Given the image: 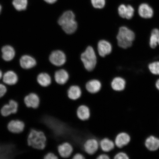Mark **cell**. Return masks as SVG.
I'll return each mask as SVG.
<instances>
[{"label":"cell","mask_w":159,"mask_h":159,"mask_svg":"<svg viewBox=\"0 0 159 159\" xmlns=\"http://www.w3.org/2000/svg\"><path fill=\"white\" fill-rule=\"evenodd\" d=\"M27 142L29 146L36 150H44L47 146V136L43 131L33 129L29 132Z\"/></svg>","instance_id":"6da1fadb"},{"label":"cell","mask_w":159,"mask_h":159,"mask_svg":"<svg viewBox=\"0 0 159 159\" xmlns=\"http://www.w3.org/2000/svg\"><path fill=\"white\" fill-rule=\"evenodd\" d=\"M135 38L134 32L128 27L122 25L119 28L116 39L120 48L126 49L132 47Z\"/></svg>","instance_id":"7a4b0ae2"},{"label":"cell","mask_w":159,"mask_h":159,"mask_svg":"<svg viewBox=\"0 0 159 159\" xmlns=\"http://www.w3.org/2000/svg\"><path fill=\"white\" fill-rule=\"evenodd\" d=\"M75 18L74 13L71 11H65L59 18V24L67 34H72L76 30L77 25Z\"/></svg>","instance_id":"3957f363"},{"label":"cell","mask_w":159,"mask_h":159,"mask_svg":"<svg viewBox=\"0 0 159 159\" xmlns=\"http://www.w3.org/2000/svg\"><path fill=\"white\" fill-rule=\"evenodd\" d=\"M82 150L86 159H95L100 152L99 140L94 137L87 138L83 143Z\"/></svg>","instance_id":"277c9868"},{"label":"cell","mask_w":159,"mask_h":159,"mask_svg":"<svg viewBox=\"0 0 159 159\" xmlns=\"http://www.w3.org/2000/svg\"><path fill=\"white\" fill-rule=\"evenodd\" d=\"M81 61L87 71H92L97 64V57L92 47L89 46L81 55Z\"/></svg>","instance_id":"5b68a950"},{"label":"cell","mask_w":159,"mask_h":159,"mask_svg":"<svg viewBox=\"0 0 159 159\" xmlns=\"http://www.w3.org/2000/svg\"><path fill=\"white\" fill-rule=\"evenodd\" d=\"M74 151L73 144L68 141L60 143L57 147V153L59 159H71Z\"/></svg>","instance_id":"8992f818"},{"label":"cell","mask_w":159,"mask_h":159,"mask_svg":"<svg viewBox=\"0 0 159 159\" xmlns=\"http://www.w3.org/2000/svg\"><path fill=\"white\" fill-rule=\"evenodd\" d=\"M102 83L97 79H91L87 81L85 85V90L91 94H98L102 89Z\"/></svg>","instance_id":"52a82bcc"},{"label":"cell","mask_w":159,"mask_h":159,"mask_svg":"<svg viewBox=\"0 0 159 159\" xmlns=\"http://www.w3.org/2000/svg\"><path fill=\"white\" fill-rule=\"evenodd\" d=\"M24 102L28 108L37 109L40 105L41 101L38 94L34 93H31L25 97Z\"/></svg>","instance_id":"ba28073f"},{"label":"cell","mask_w":159,"mask_h":159,"mask_svg":"<svg viewBox=\"0 0 159 159\" xmlns=\"http://www.w3.org/2000/svg\"><path fill=\"white\" fill-rule=\"evenodd\" d=\"M19 108L18 103L13 99L9 101L8 104H6L2 107L1 115L3 117H7L11 114H14L17 112Z\"/></svg>","instance_id":"9c48e42d"},{"label":"cell","mask_w":159,"mask_h":159,"mask_svg":"<svg viewBox=\"0 0 159 159\" xmlns=\"http://www.w3.org/2000/svg\"><path fill=\"white\" fill-rule=\"evenodd\" d=\"M82 95L83 89L79 85L71 84L67 89V97L71 101H78L80 99Z\"/></svg>","instance_id":"30bf717a"},{"label":"cell","mask_w":159,"mask_h":159,"mask_svg":"<svg viewBox=\"0 0 159 159\" xmlns=\"http://www.w3.org/2000/svg\"><path fill=\"white\" fill-rule=\"evenodd\" d=\"M99 153L104 152L109 154L114 150L116 147L114 140L108 137H104L101 139L99 140Z\"/></svg>","instance_id":"8fae6325"},{"label":"cell","mask_w":159,"mask_h":159,"mask_svg":"<svg viewBox=\"0 0 159 159\" xmlns=\"http://www.w3.org/2000/svg\"><path fill=\"white\" fill-rule=\"evenodd\" d=\"M49 59L53 65L60 66L65 64L66 61V57L62 51L57 50L51 53Z\"/></svg>","instance_id":"7c38bea8"},{"label":"cell","mask_w":159,"mask_h":159,"mask_svg":"<svg viewBox=\"0 0 159 159\" xmlns=\"http://www.w3.org/2000/svg\"><path fill=\"white\" fill-rule=\"evenodd\" d=\"M76 115L77 118L81 121L89 120L91 116V111L89 107L86 105L82 104L77 107Z\"/></svg>","instance_id":"4fadbf2b"},{"label":"cell","mask_w":159,"mask_h":159,"mask_svg":"<svg viewBox=\"0 0 159 159\" xmlns=\"http://www.w3.org/2000/svg\"><path fill=\"white\" fill-rule=\"evenodd\" d=\"M25 128V123L18 119L12 120L7 125L8 130L14 134H20L24 130Z\"/></svg>","instance_id":"5bb4252c"},{"label":"cell","mask_w":159,"mask_h":159,"mask_svg":"<svg viewBox=\"0 0 159 159\" xmlns=\"http://www.w3.org/2000/svg\"><path fill=\"white\" fill-rule=\"evenodd\" d=\"M118 13L119 16L122 19L130 20L134 17L135 10L132 6L122 4L119 6Z\"/></svg>","instance_id":"9a60e30c"},{"label":"cell","mask_w":159,"mask_h":159,"mask_svg":"<svg viewBox=\"0 0 159 159\" xmlns=\"http://www.w3.org/2000/svg\"><path fill=\"white\" fill-rule=\"evenodd\" d=\"M130 141V136L126 133H118L115 136L114 142L115 146L118 148H122L128 144Z\"/></svg>","instance_id":"2e32d148"},{"label":"cell","mask_w":159,"mask_h":159,"mask_svg":"<svg viewBox=\"0 0 159 159\" xmlns=\"http://www.w3.org/2000/svg\"><path fill=\"white\" fill-rule=\"evenodd\" d=\"M138 13L139 16L145 19L152 18L154 15L153 10L147 3H142L139 6Z\"/></svg>","instance_id":"e0dca14e"},{"label":"cell","mask_w":159,"mask_h":159,"mask_svg":"<svg viewBox=\"0 0 159 159\" xmlns=\"http://www.w3.org/2000/svg\"><path fill=\"white\" fill-rule=\"evenodd\" d=\"M70 78L68 72L64 69H60L56 71L54 76L57 84L61 86H64L68 83Z\"/></svg>","instance_id":"ac0fdd59"},{"label":"cell","mask_w":159,"mask_h":159,"mask_svg":"<svg viewBox=\"0 0 159 159\" xmlns=\"http://www.w3.org/2000/svg\"><path fill=\"white\" fill-rule=\"evenodd\" d=\"M126 84V81L123 77L117 76L115 77L111 81L110 86L113 91L117 92H121L125 89Z\"/></svg>","instance_id":"d6986e66"},{"label":"cell","mask_w":159,"mask_h":159,"mask_svg":"<svg viewBox=\"0 0 159 159\" xmlns=\"http://www.w3.org/2000/svg\"><path fill=\"white\" fill-rule=\"evenodd\" d=\"M112 50V46L108 41L102 40L99 42L98 50L99 54L101 57H104L110 54Z\"/></svg>","instance_id":"ffe728a7"},{"label":"cell","mask_w":159,"mask_h":159,"mask_svg":"<svg viewBox=\"0 0 159 159\" xmlns=\"http://www.w3.org/2000/svg\"><path fill=\"white\" fill-rule=\"evenodd\" d=\"M20 65L24 69H29L36 65V61L30 56L25 55L21 57L20 60Z\"/></svg>","instance_id":"44dd1931"},{"label":"cell","mask_w":159,"mask_h":159,"mask_svg":"<svg viewBox=\"0 0 159 159\" xmlns=\"http://www.w3.org/2000/svg\"><path fill=\"white\" fill-rule=\"evenodd\" d=\"M3 81L5 84L9 85H15L18 81V77L13 71H9L3 75Z\"/></svg>","instance_id":"7402d4cb"},{"label":"cell","mask_w":159,"mask_h":159,"mask_svg":"<svg viewBox=\"0 0 159 159\" xmlns=\"http://www.w3.org/2000/svg\"><path fill=\"white\" fill-rule=\"evenodd\" d=\"M37 83L40 86L43 88H47L52 83V79L48 74L45 73H40L37 77Z\"/></svg>","instance_id":"603a6c76"},{"label":"cell","mask_w":159,"mask_h":159,"mask_svg":"<svg viewBox=\"0 0 159 159\" xmlns=\"http://www.w3.org/2000/svg\"><path fill=\"white\" fill-rule=\"evenodd\" d=\"M2 57L6 61H10L13 60L15 56L14 49L10 45H6L2 49Z\"/></svg>","instance_id":"cb8c5ba5"},{"label":"cell","mask_w":159,"mask_h":159,"mask_svg":"<svg viewBox=\"0 0 159 159\" xmlns=\"http://www.w3.org/2000/svg\"><path fill=\"white\" fill-rule=\"evenodd\" d=\"M145 145L149 150L156 151L159 148V139L153 136H149L145 141Z\"/></svg>","instance_id":"d4e9b609"},{"label":"cell","mask_w":159,"mask_h":159,"mask_svg":"<svg viewBox=\"0 0 159 159\" xmlns=\"http://www.w3.org/2000/svg\"><path fill=\"white\" fill-rule=\"evenodd\" d=\"M148 68L150 72L154 75H159V61H155L149 63Z\"/></svg>","instance_id":"484cf974"},{"label":"cell","mask_w":159,"mask_h":159,"mask_svg":"<svg viewBox=\"0 0 159 159\" xmlns=\"http://www.w3.org/2000/svg\"><path fill=\"white\" fill-rule=\"evenodd\" d=\"M27 0H13V5L15 9L19 11H24L27 8Z\"/></svg>","instance_id":"4316f807"},{"label":"cell","mask_w":159,"mask_h":159,"mask_svg":"<svg viewBox=\"0 0 159 159\" xmlns=\"http://www.w3.org/2000/svg\"><path fill=\"white\" fill-rule=\"evenodd\" d=\"M159 36L150 34L149 40V45L151 48L154 49L158 47V40Z\"/></svg>","instance_id":"83f0119b"},{"label":"cell","mask_w":159,"mask_h":159,"mask_svg":"<svg viewBox=\"0 0 159 159\" xmlns=\"http://www.w3.org/2000/svg\"><path fill=\"white\" fill-rule=\"evenodd\" d=\"M93 7L97 9H102L105 5V0H91Z\"/></svg>","instance_id":"f1b7e54d"},{"label":"cell","mask_w":159,"mask_h":159,"mask_svg":"<svg viewBox=\"0 0 159 159\" xmlns=\"http://www.w3.org/2000/svg\"><path fill=\"white\" fill-rule=\"evenodd\" d=\"M44 159H59L58 155L53 152H48L43 156Z\"/></svg>","instance_id":"f546056e"},{"label":"cell","mask_w":159,"mask_h":159,"mask_svg":"<svg viewBox=\"0 0 159 159\" xmlns=\"http://www.w3.org/2000/svg\"><path fill=\"white\" fill-rule=\"evenodd\" d=\"M113 158L114 159H128L129 157L126 153L119 152H117L113 156Z\"/></svg>","instance_id":"4dcf8cb0"},{"label":"cell","mask_w":159,"mask_h":159,"mask_svg":"<svg viewBox=\"0 0 159 159\" xmlns=\"http://www.w3.org/2000/svg\"><path fill=\"white\" fill-rule=\"evenodd\" d=\"M85 157L83 153L77 152L73 154L71 159H85Z\"/></svg>","instance_id":"1f68e13d"},{"label":"cell","mask_w":159,"mask_h":159,"mask_svg":"<svg viewBox=\"0 0 159 159\" xmlns=\"http://www.w3.org/2000/svg\"><path fill=\"white\" fill-rule=\"evenodd\" d=\"M111 158L109 155L104 152H101L97 155L95 159H110Z\"/></svg>","instance_id":"d6a6232c"},{"label":"cell","mask_w":159,"mask_h":159,"mask_svg":"<svg viewBox=\"0 0 159 159\" xmlns=\"http://www.w3.org/2000/svg\"><path fill=\"white\" fill-rule=\"evenodd\" d=\"M7 92V89L5 85L0 83V98H2Z\"/></svg>","instance_id":"836d02e7"},{"label":"cell","mask_w":159,"mask_h":159,"mask_svg":"<svg viewBox=\"0 0 159 159\" xmlns=\"http://www.w3.org/2000/svg\"><path fill=\"white\" fill-rule=\"evenodd\" d=\"M47 3L49 4H53L56 2L57 0H44Z\"/></svg>","instance_id":"e575fe53"},{"label":"cell","mask_w":159,"mask_h":159,"mask_svg":"<svg viewBox=\"0 0 159 159\" xmlns=\"http://www.w3.org/2000/svg\"><path fill=\"white\" fill-rule=\"evenodd\" d=\"M156 86L157 89L159 91V79L157 80L156 82Z\"/></svg>","instance_id":"d590c367"},{"label":"cell","mask_w":159,"mask_h":159,"mask_svg":"<svg viewBox=\"0 0 159 159\" xmlns=\"http://www.w3.org/2000/svg\"><path fill=\"white\" fill-rule=\"evenodd\" d=\"M3 75L2 72V71L1 70H0V80L2 78Z\"/></svg>","instance_id":"8d00e7d4"},{"label":"cell","mask_w":159,"mask_h":159,"mask_svg":"<svg viewBox=\"0 0 159 159\" xmlns=\"http://www.w3.org/2000/svg\"><path fill=\"white\" fill-rule=\"evenodd\" d=\"M2 11V7L1 5H0V13H1Z\"/></svg>","instance_id":"74e56055"},{"label":"cell","mask_w":159,"mask_h":159,"mask_svg":"<svg viewBox=\"0 0 159 159\" xmlns=\"http://www.w3.org/2000/svg\"><path fill=\"white\" fill-rule=\"evenodd\" d=\"M158 46H159V37H158Z\"/></svg>","instance_id":"f35d334b"},{"label":"cell","mask_w":159,"mask_h":159,"mask_svg":"<svg viewBox=\"0 0 159 159\" xmlns=\"http://www.w3.org/2000/svg\"><path fill=\"white\" fill-rule=\"evenodd\" d=\"M1 147H0V152H1Z\"/></svg>","instance_id":"ab89813d"}]
</instances>
